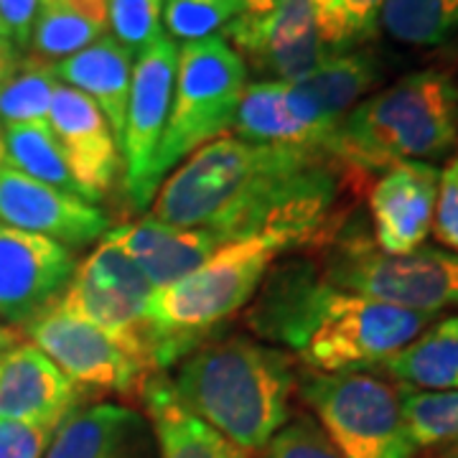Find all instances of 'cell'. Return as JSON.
<instances>
[{
    "label": "cell",
    "instance_id": "cell-1",
    "mask_svg": "<svg viewBox=\"0 0 458 458\" xmlns=\"http://www.w3.org/2000/svg\"><path fill=\"white\" fill-rule=\"evenodd\" d=\"M342 171L327 153L222 135L165 176L150 216L209 229L225 245L265 232H291L313 245L336 225Z\"/></svg>",
    "mask_w": 458,
    "mask_h": 458
},
{
    "label": "cell",
    "instance_id": "cell-2",
    "mask_svg": "<svg viewBox=\"0 0 458 458\" xmlns=\"http://www.w3.org/2000/svg\"><path fill=\"white\" fill-rule=\"evenodd\" d=\"M247 318L258 336L291 346L311 372H364L403 352L436 316L336 291L311 265L293 262L267 273Z\"/></svg>",
    "mask_w": 458,
    "mask_h": 458
},
{
    "label": "cell",
    "instance_id": "cell-3",
    "mask_svg": "<svg viewBox=\"0 0 458 458\" xmlns=\"http://www.w3.org/2000/svg\"><path fill=\"white\" fill-rule=\"evenodd\" d=\"M168 385L199 420L255 454L291 420L293 357L245 336L201 342L179 361Z\"/></svg>",
    "mask_w": 458,
    "mask_h": 458
},
{
    "label": "cell",
    "instance_id": "cell-4",
    "mask_svg": "<svg viewBox=\"0 0 458 458\" xmlns=\"http://www.w3.org/2000/svg\"><path fill=\"white\" fill-rule=\"evenodd\" d=\"M458 140V84L423 69L364 98L339 125L331 158L344 171H387L445 156Z\"/></svg>",
    "mask_w": 458,
    "mask_h": 458
},
{
    "label": "cell",
    "instance_id": "cell-5",
    "mask_svg": "<svg viewBox=\"0 0 458 458\" xmlns=\"http://www.w3.org/2000/svg\"><path fill=\"white\" fill-rule=\"evenodd\" d=\"M309 242L291 232H265L219 247L194 273L164 291H153L148 318L153 327V364H179L207 334L242 311L273 270V262Z\"/></svg>",
    "mask_w": 458,
    "mask_h": 458
},
{
    "label": "cell",
    "instance_id": "cell-6",
    "mask_svg": "<svg viewBox=\"0 0 458 458\" xmlns=\"http://www.w3.org/2000/svg\"><path fill=\"white\" fill-rule=\"evenodd\" d=\"M245 87L247 66L219 33L179 47L171 110L146 176L148 201L174 168L232 128Z\"/></svg>",
    "mask_w": 458,
    "mask_h": 458
},
{
    "label": "cell",
    "instance_id": "cell-7",
    "mask_svg": "<svg viewBox=\"0 0 458 458\" xmlns=\"http://www.w3.org/2000/svg\"><path fill=\"white\" fill-rule=\"evenodd\" d=\"M298 393L344 458H412L400 387L372 372H306Z\"/></svg>",
    "mask_w": 458,
    "mask_h": 458
},
{
    "label": "cell",
    "instance_id": "cell-8",
    "mask_svg": "<svg viewBox=\"0 0 458 458\" xmlns=\"http://www.w3.org/2000/svg\"><path fill=\"white\" fill-rule=\"evenodd\" d=\"M327 285L390 303L397 309L441 313L458 309V255L418 247L405 255H385L364 240L342 245L321 270Z\"/></svg>",
    "mask_w": 458,
    "mask_h": 458
},
{
    "label": "cell",
    "instance_id": "cell-9",
    "mask_svg": "<svg viewBox=\"0 0 458 458\" xmlns=\"http://www.w3.org/2000/svg\"><path fill=\"white\" fill-rule=\"evenodd\" d=\"M150 295L153 288L138 265L120 247L102 240L89 258L77 265L54 306L98 327L132 357L156 369L153 327L148 318Z\"/></svg>",
    "mask_w": 458,
    "mask_h": 458
},
{
    "label": "cell",
    "instance_id": "cell-10",
    "mask_svg": "<svg viewBox=\"0 0 458 458\" xmlns=\"http://www.w3.org/2000/svg\"><path fill=\"white\" fill-rule=\"evenodd\" d=\"M31 344L41 349L80 390L135 393L143 387L150 367L113 342L105 331L74 313L49 306L26 327Z\"/></svg>",
    "mask_w": 458,
    "mask_h": 458
},
{
    "label": "cell",
    "instance_id": "cell-11",
    "mask_svg": "<svg viewBox=\"0 0 458 458\" xmlns=\"http://www.w3.org/2000/svg\"><path fill=\"white\" fill-rule=\"evenodd\" d=\"M242 64L267 82H298L331 56L321 41L311 0H291L270 13H242L222 33Z\"/></svg>",
    "mask_w": 458,
    "mask_h": 458
},
{
    "label": "cell",
    "instance_id": "cell-12",
    "mask_svg": "<svg viewBox=\"0 0 458 458\" xmlns=\"http://www.w3.org/2000/svg\"><path fill=\"white\" fill-rule=\"evenodd\" d=\"M176 66H179V44L165 31L132 62L131 95H128L120 156L125 165V189L135 209L148 207L146 176L168 120Z\"/></svg>",
    "mask_w": 458,
    "mask_h": 458
},
{
    "label": "cell",
    "instance_id": "cell-13",
    "mask_svg": "<svg viewBox=\"0 0 458 458\" xmlns=\"http://www.w3.org/2000/svg\"><path fill=\"white\" fill-rule=\"evenodd\" d=\"M77 255L49 237L0 225V321L26 328L64 293Z\"/></svg>",
    "mask_w": 458,
    "mask_h": 458
},
{
    "label": "cell",
    "instance_id": "cell-14",
    "mask_svg": "<svg viewBox=\"0 0 458 458\" xmlns=\"http://www.w3.org/2000/svg\"><path fill=\"white\" fill-rule=\"evenodd\" d=\"M0 225L80 247L105 237L107 216L87 199L0 165Z\"/></svg>",
    "mask_w": 458,
    "mask_h": 458
},
{
    "label": "cell",
    "instance_id": "cell-15",
    "mask_svg": "<svg viewBox=\"0 0 458 458\" xmlns=\"http://www.w3.org/2000/svg\"><path fill=\"white\" fill-rule=\"evenodd\" d=\"M234 138L265 146L316 150L331 156L339 128L328 123L293 82L247 84L232 123Z\"/></svg>",
    "mask_w": 458,
    "mask_h": 458
},
{
    "label": "cell",
    "instance_id": "cell-16",
    "mask_svg": "<svg viewBox=\"0 0 458 458\" xmlns=\"http://www.w3.org/2000/svg\"><path fill=\"white\" fill-rule=\"evenodd\" d=\"M49 128L62 146L80 197L89 204L99 201L113 189L114 176L123 165L120 146L105 114L82 92L59 84L51 99Z\"/></svg>",
    "mask_w": 458,
    "mask_h": 458
},
{
    "label": "cell",
    "instance_id": "cell-17",
    "mask_svg": "<svg viewBox=\"0 0 458 458\" xmlns=\"http://www.w3.org/2000/svg\"><path fill=\"white\" fill-rule=\"evenodd\" d=\"M441 171L426 161L387 168L369 191L375 245L385 255H405L423 247L433 232Z\"/></svg>",
    "mask_w": 458,
    "mask_h": 458
},
{
    "label": "cell",
    "instance_id": "cell-18",
    "mask_svg": "<svg viewBox=\"0 0 458 458\" xmlns=\"http://www.w3.org/2000/svg\"><path fill=\"white\" fill-rule=\"evenodd\" d=\"M82 390L36 349L18 344L0 357V418L59 428L77 408Z\"/></svg>",
    "mask_w": 458,
    "mask_h": 458
},
{
    "label": "cell",
    "instance_id": "cell-19",
    "mask_svg": "<svg viewBox=\"0 0 458 458\" xmlns=\"http://www.w3.org/2000/svg\"><path fill=\"white\" fill-rule=\"evenodd\" d=\"M102 240L120 247L138 265L153 291L179 283L201 262L209 260L219 247H225L209 229L176 227L150 214L131 225L107 229Z\"/></svg>",
    "mask_w": 458,
    "mask_h": 458
},
{
    "label": "cell",
    "instance_id": "cell-20",
    "mask_svg": "<svg viewBox=\"0 0 458 458\" xmlns=\"http://www.w3.org/2000/svg\"><path fill=\"white\" fill-rule=\"evenodd\" d=\"M56 80L84 98H89L105 114L114 140L120 146L125 128V110L131 95L132 54L114 36H102L87 49L77 51L54 64Z\"/></svg>",
    "mask_w": 458,
    "mask_h": 458
},
{
    "label": "cell",
    "instance_id": "cell-21",
    "mask_svg": "<svg viewBox=\"0 0 458 458\" xmlns=\"http://www.w3.org/2000/svg\"><path fill=\"white\" fill-rule=\"evenodd\" d=\"M143 400L161 458H252V454L237 448L183 408L168 385V377L146 379Z\"/></svg>",
    "mask_w": 458,
    "mask_h": 458
},
{
    "label": "cell",
    "instance_id": "cell-22",
    "mask_svg": "<svg viewBox=\"0 0 458 458\" xmlns=\"http://www.w3.org/2000/svg\"><path fill=\"white\" fill-rule=\"evenodd\" d=\"M138 428V412L125 405L99 403L74 408L54 430L44 458H131Z\"/></svg>",
    "mask_w": 458,
    "mask_h": 458
},
{
    "label": "cell",
    "instance_id": "cell-23",
    "mask_svg": "<svg viewBox=\"0 0 458 458\" xmlns=\"http://www.w3.org/2000/svg\"><path fill=\"white\" fill-rule=\"evenodd\" d=\"M110 29V0H41L31 31V56L62 62Z\"/></svg>",
    "mask_w": 458,
    "mask_h": 458
},
{
    "label": "cell",
    "instance_id": "cell-24",
    "mask_svg": "<svg viewBox=\"0 0 458 458\" xmlns=\"http://www.w3.org/2000/svg\"><path fill=\"white\" fill-rule=\"evenodd\" d=\"M400 387L420 393L458 390V316L443 318L379 364Z\"/></svg>",
    "mask_w": 458,
    "mask_h": 458
},
{
    "label": "cell",
    "instance_id": "cell-25",
    "mask_svg": "<svg viewBox=\"0 0 458 458\" xmlns=\"http://www.w3.org/2000/svg\"><path fill=\"white\" fill-rule=\"evenodd\" d=\"M379 80V66L369 51L331 54L311 74L298 80V89L328 123L342 125L344 117L357 107Z\"/></svg>",
    "mask_w": 458,
    "mask_h": 458
},
{
    "label": "cell",
    "instance_id": "cell-26",
    "mask_svg": "<svg viewBox=\"0 0 458 458\" xmlns=\"http://www.w3.org/2000/svg\"><path fill=\"white\" fill-rule=\"evenodd\" d=\"M3 164L31 179L49 183L80 197V189L69 174L62 146L49 123H23L3 131Z\"/></svg>",
    "mask_w": 458,
    "mask_h": 458
},
{
    "label": "cell",
    "instance_id": "cell-27",
    "mask_svg": "<svg viewBox=\"0 0 458 458\" xmlns=\"http://www.w3.org/2000/svg\"><path fill=\"white\" fill-rule=\"evenodd\" d=\"M379 26L400 44L441 47L458 33V0H387Z\"/></svg>",
    "mask_w": 458,
    "mask_h": 458
},
{
    "label": "cell",
    "instance_id": "cell-28",
    "mask_svg": "<svg viewBox=\"0 0 458 458\" xmlns=\"http://www.w3.org/2000/svg\"><path fill=\"white\" fill-rule=\"evenodd\" d=\"M51 62L21 59L16 74L0 87V128L23 123H49V107L59 87Z\"/></svg>",
    "mask_w": 458,
    "mask_h": 458
},
{
    "label": "cell",
    "instance_id": "cell-29",
    "mask_svg": "<svg viewBox=\"0 0 458 458\" xmlns=\"http://www.w3.org/2000/svg\"><path fill=\"white\" fill-rule=\"evenodd\" d=\"M387 0H311L321 41L331 54H344L369 41L379 29Z\"/></svg>",
    "mask_w": 458,
    "mask_h": 458
},
{
    "label": "cell",
    "instance_id": "cell-30",
    "mask_svg": "<svg viewBox=\"0 0 458 458\" xmlns=\"http://www.w3.org/2000/svg\"><path fill=\"white\" fill-rule=\"evenodd\" d=\"M400 405L410 438L418 448H438L458 441V390L420 393L400 387Z\"/></svg>",
    "mask_w": 458,
    "mask_h": 458
},
{
    "label": "cell",
    "instance_id": "cell-31",
    "mask_svg": "<svg viewBox=\"0 0 458 458\" xmlns=\"http://www.w3.org/2000/svg\"><path fill=\"white\" fill-rule=\"evenodd\" d=\"M245 0H165V33L174 41H201L242 16Z\"/></svg>",
    "mask_w": 458,
    "mask_h": 458
},
{
    "label": "cell",
    "instance_id": "cell-32",
    "mask_svg": "<svg viewBox=\"0 0 458 458\" xmlns=\"http://www.w3.org/2000/svg\"><path fill=\"white\" fill-rule=\"evenodd\" d=\"M165 0H110L113 36L138 56L158 36H164Z\"/></svg>",
    "mask_w": 458,
    "mask_h": 458
},
{
    "label": "cell",
    "instance_id": "cell-33",
    "mask_svg": "<svg viewBox=\"0 0 458 458\" xmlns=\"http://www.w3.org/2000/svg\"><path fill=\"white\" fill-rule=\"evenodd\" d=\"M265 458H344L327 430L309 415L288 420L262 448Z\"/></svg>",
    "mask_w": 458,
    "mask_h": 458
},
{
    "label": "cell",
    "instance_id": "cell-34",
    "mask_svg": "<svg viewBox=\"0 0 458 458\" xmlns=\"http://www.w3.org/2000/svg\"><path fill=\"white\" fill-rule=\"evenodd\" d=\"M433 234L443 247H448V252L458 255V156L441 171Z\"/></svg>",
    "mask_w": 458,
    "mask_h": 458
},
{
    "label": "cell",
    "instance_id": "cell-35",
    "mask_svg": "<svg viewBox=\"0 0 458 458\" xmlns=\"http://www.w3.org/2000/svg\"><path fill=\"white\" fill-rule=\"evenodd\" d=\"M56 428L0 418V458H44Z\"/></svg>",
    "mask_w": 458,
    "mask_h": 458
},
{
    "label": "cell",
    "instance_id": "cell-36",
    "mask_svg": "<svg viewBox=\"0 0 458 458\" xmlns=\"http://www.w3.org/2000/svg\"><path fill=\"white\" fill-rule=\"evenodd\" d=\"M41 0H0V18L11 31V41L18 51L29 49L36 13Z\"/></svg>",
    "mask_w": 458,
    "mask_h": 458
},
{
    "label": "cell",
    "instance_id": "cell-37",
    "mask_svg": "<svg viewBox=\"0 0 458 458\" xmlns=\"http://www.w3.org/2000/svg\"><path fill=\"white\" fill-rule=\"evenodd\" d=\"M18 64H21V51L16 49V44L0 38V87L16 74Z\"/></svg>",
    "mask_w": 458,
    "mask_h": 458
},
{
    "label": "cell",
    "instance_id": "cell-38",
    "mask_svg": "<svg viewBox=\"0 0 458 458\" xmlns=\"http://www.w3.org/2000/svg\"><path fill=\"white\" fill-rule=\"evenodd\" d=\"M291 0H245V11L242 13H250V16H260V13H270L280 5H285Z\"/></svg>",
    "mask_w": 458,
    "mask_h": 458
},
{
    "label": "cell",
    "instance_id": "cell-39",
    "mask_svg": "<svg viewBox=\"0 0 458 458\" xmlns=\"http://www.w3.org/2000/svg\"><path fill=\"white\" fill-rule=\"evenodd\" d=\"M18 344H23V339H21V334H18L16 328L5 327V324L0 321V354H5V352L16 349Z\"/></svg>",
    "mask_w": 458,
    "mask_h": 458
},
{
    "label": "cell",
    "instance_id": "cell-40",
    "mask_svg": "<svg viewBox=\"0 0 458 458\" xmlns=\"http://www.w3.org/2000/svg\"><path fill=\"white\" fill-rule=\"evenodd\" d=\"M438 448H441V451L430 458H458V441L445 443V445H438Z\"/></svg>",
    "mask_w": 458,
    "mask_h": 458
},
{
    "label": "cell",
    "instance_id": "cell-41",
    "mask_svg": "<svg viewBox=\"0 0 458 458\" xmlns=\"http://www.w3.org/2000/svg\"><path fill=\"white\" fill-rule=\"evenodd\" d=\"M0 38H8V41H11V31H8V26L3 23V18H0Z\"/></svg>",
    "mask_w": 458,
    "mask_h": 458
},
{
    "label": "cell",
    "instance_id": "cell-42",
    "mask_svg": "<svg viewBox=\"0 0 458 458\" xmlns=\"http://www.w3.org/2000/svg\"><path fill=\"white\" fill-rule=\"evenodd\" d=\"M0 165H3V132H0Z\"/></svg>",
    "mask_w": 458,
    "mask_h": 458
},
{
    "label": "cell",
    "instance_id": "cell-43",
    "mask_svg": "<svg viewBox=\"0 0 458 458\" xmlns=\"http://www.w3.org/2000/svg\"><path fill=\"white\" fill-rule=\"evenodd\" d=\"M0 357H3V354H0Z\"/></svg>",
    "mask_w": 458,
    "mask_h": 458
}]
</instances>
